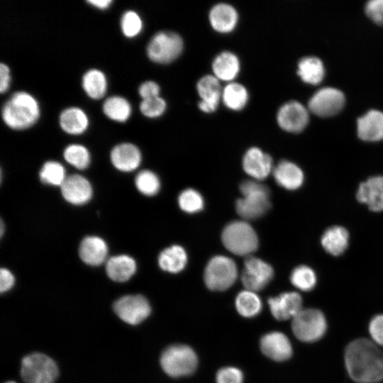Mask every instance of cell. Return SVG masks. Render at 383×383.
<instances>
[{
	"mask_svg": "<svg viewBox=\"0 0 383 383\" xmlns=\"http://www.w3.org/2000/svg\"><path fill=\"white\" fill-rule=\"evenodd\" d=\"M345 364L349 376L357 383L383 380V352L367 339L358 338L348 344Z\"/></svg>",
	"mask_w": 383,
	"mask_h": 383,
	"instance_id": "cell-1",
	"label": "cell"
},
{
	"mask_svg": "<svg viewBox=\"0 0 383 383\" xmlns=\"http://www.w3.org/2000/svg\"><path fill=\"white\" fill-rule=\"evenodd\" d=\"M4 123L14 130H24L34 125L40 117V106L35 98L25 91L14 92L1 107Z\"/></svg>",
	"mask_w": 383,
	"mask_h": 383,
	"instance_id": "cell-2",
	"label": "cell"
},
{
	"mask_svg": "<svg viewBox=\"0 0 383 383\" xmlns=\"http://www.w3.org/2000/svg\"><path fill=\"white\" fill-rule=\"evenodd\" d=\"M243 196L235 203L237 213L243 218L255 219L270 208V192L259 182L246 180L240 185Z\"/></svg>",
	"mask_w": 383,
	"mask_h": 383,
	"instance_id": "cell-3",
	"label": "cell"
},
{
	"mask_svg": "<svg viewBox=\"0 0 383 383\" xmlns=\"http://www.w3.org/2000/svg\"><path fill=\"white\" fill-rule=\"evenodd\" d=\"M221 239L228 250L240 256H250L258 247L256 232L244 221L229 223L222 232Z\"/></svg>",
	"mask_w": 383,
	"mask_h": 383,
	"instance_id": "cell-4",
	"label": "cell"
},
{
	"mask_svg": "<svg viewBox=\"0 0 383 383\" xmlns=\"http://www.w3.org/2000/svg\"><path fill=\"white\" fill-rule=\"evenodd\" d=\"M160 361L164 372L172 377L189 376L194 372L198 365L194 350L183 344H174L165 348Z\"/></svg>",
	"mask_w": 383,
	"mask_h": 383,
	"instance_id": "cell-5",
	"label": "cell"
},
{
	"mask_svg": "<svg viewBox=\"0 0 383 383\" xmlns=\"http://www.w3.org/2000/svg\"><path fill=\"white\" fill-rule=\"evenodd\" d=\"M184 42L182 37L172 31H159L147 45L148 57L154 62L168 64L175 60L182 52Z\"/></svg>",
	"mask_w": 383,
	"mask_h": 383,
	"instance_id": "cell-6",
	"label": "cell"
},
{
	"mask_svg": "<svg viewBox=\"0 0 383 383\" xmlns=\"http://www.w3.org/2000/svg\"><path fill=\"white\" fill-rule=\"evenodd\" d=\"M238 277L236 264L231 258L217 255L206 266L204 279L206 286L213 291H224L230 288Z\"/></svg>",
	"mask_w": 383,
	"mask_h": 383,
	"instance_id": "cell-7",
	"label": "cell"
},
{
	"mask_svg": "<svg viewBox=\"0 0 383 383\" xmlns=\"http://www.w3.org/2000/svg\"><path fill=\"white\" fill-rule=\"evenodd\" d=\"M326 328V318L318 309H301L292 318V332L303 342L312 343L321 339L325 334Z\"/></svg>",
	"mask_w": 383,
	"mask_h": 383,
	"instance_id": "cell-8",
	"label": "cell"
},
{
	"mask_svg": "<svg viewBox=\"0 0 383 383\" xmlns=\"http://www.w3.org/2000/svg\"><path fill=\"white\" fill-rule=\"evenodd\" d=\"M21 375L26 383H54L58 368L50 357L36 353L23 358Z\"/></svg>",
	"mask_w": 383,
	"mask_h": 383,
	"instance_id": "cell-9",
	"label": "cell"
},
{
	"mask_svg": "<svg viewBox=\"0 0 383 383\" xmlns=\"http://www.w3.org/2000/svg\"><path fill=\"white\" fill-rule=\"evenodd\" d=\"M273 276V268L267 262L251 255L245 258L240 277L245 289L260 291L271 282Z\"/></svg>",
	"mask_w": 383,
	"mask_h": 383,
	"instance_id": "cell-10",
	"label": "cell"
},
{
	"mask_svg": "<svg viewBox=\"0 0 383 383\" xmlns=\"http://www.w3.org/2000/svg\"><path fill=\"white\" fill-rule=\"evenodd\" d=\"M113 308L121 320L131 325L141 323L151 313L148 299L140 294L122 296L114 302Z\"/></svg>",
	"mask_w": 383,
	"mask_h": 383,
	"instance_id": "cell-11",
	"label": "cell"
},
{
	"mask_svg": "<svg viewBox=\"0 0 383 383\" xmlns=\"http://www.w3.org/2000/svg\"><path fill=\"white\" fill-rule=\"evenodd\" d=\"M345 104V96L335 88H323L318 91L310 99L309 108L321 117L332 116L340 111Z\"/></svg>",
	"mask_w": 383,
	"mask_h": 383,
	"instance_id": "cell-12",
	"label": "cell"
},
{
	"mask_svg": "<svg viewBox=\"0 0 383 383\" xmlns=\"http://www.w3.org/2000/svg\"><path fill=\"white\" fill-rule=\"evenodd\" d=\"M277 121L279 126L289 133H300L308 124L309 113L299 102L292 101L283 104L278 110Z\"/></svg>",
	"mask_w": 383,
	"mask_h": 383,
	"instance_id": "cell-13",
	"label": "cell"
},
{
	"mask_svg": "<svg viewBox=\"0 0 383 383\" xmlns=\"http://www.w3.org/2000/svg\"><path fill=\"white\" fill-rule=\"evenodd\" d=\"M222 90L220 81L213 74H206L196 84V91L200 96L199 109L204 113L214 112L221 100Z\"/></svg>",
	"mask_w": 383,
	"mask_h": 383,
	"instance_id": "cell-14",
	"label": "cell"
},
{
	"mask_svg": "<svg viewBox=\"0 0 383 383\" xmlns=\"http://www.w3.org/2000/svg\"><path fill=\"white\" fill-rule=\"evenodd\" d=\"M268 304L274 318L285 321L293 318L302 309V299L299 293L288 292L269 298Z\"/></svg>",
	"mask_w": 383,
	"mask_h": 383,
	"instance_id": "cell-15",
	"label": "cell"
},
{
	"mask_svg": "<svg viewBox=\"0 0 383 383\" xmlns=\"http://www.w3.org/2000/svg\"><path fill=\"white\" fill-rule=\"evenodd\" d=\"M260 349L265 355L278 362L287 360L292 355V347L289 338L279 331L264 335L260 340Z\"/></svg>",
	"mask_w": 383,
	"mask_h": 383,
	"instance_id": "cell-16",
	"label": "cell"
},
{
	"mask_svg": "<svg viewBox=\"0 0 383 383\" xmlns=\"http://www.w3.org/2000/svg\"><path fill=\"white\" fill-rule=\"evenodd\" d=\"M357 200L374 212L383 211V176H373L360 184Z\"/></svg>",
	"mask_w": 383,
	"mask_h": 383,
	"instance_id": "cell-17",
	"label": "cell"
},
{
	"mask_svg": "<svg viewBox=\"0 0 383 383\" xmlns=\"http://www.w3.org/2000/svg\"><path fill=\"white\" fill-rule=\"evenodd\" d=\"M244 171L257 180L267 178L272 171V159L257 147L249 148L243 158Z\"/></svg>",
	"mask_w": 383,
	"mask_h": 383,
	"instance_id": "cell-18",
	"label": "cell"
},
{
	"mask_svg": "<svg viewBox=\"0 0 383 383\" xmlns=\"http://www.w3.org/2000/svg\"><path fill=\"white\" fill-rule=\"evenodd\" d=\"M60 189L64 199L74 205L86 204L92 195V188L89 182L79 174L67 177Z\"/></svg>",
	"mask_w": 383,
	"mask_h": 383,
	"instance_id": "cell-19",
	"label": "cell"
},
{
	"mask_svg": "<svg viewBox=\"0 0 383 383\" xmlns=\"http://www.w3.org/2000/svg\"><path fill=\"white\" fill-rule=\"evenodd\" d=\"M209 20L214 30L220 33H228L236 27L238 13L232 5L219 3L211 9Z\"/></svg>",
	"mask_w": 383,
	"mask_h": 383,
	"instance_id": "cell-20",
	"label": "cell"
},
{
	"mask_svg": "<svg viewBox=\"0 0 383 383\" xmlns=\"http://www.w3.org/2000/svg\"><path fill=\"white\" fill-rule=\"evenodd\" d=\"M110 158L117 170L131 172L140 165L142 157L136 145L131 143H122L113 148Z\"/></svg>",
	"mask_w": 383,
	"mask_h": 383,
	"instance_id": "cell-21",
	"label": "cell"
},
{
	"mask_svg": "<svg viewBox=\"0 0 383 383\" xmlns=\"http://www.w3.org/2000/svg\"><path fill=\"white\" fill-rule=\"evenodd\" d=\"M273 176L277 184L287 190H296L304 182L302 170L288 160H282L277 164L273 170Z\"/></svg>",
	"mask_w": 383,
	"mask_h": 383,
	"instance_id": "cell-22",
	"label": "cell"
},
{
	"mask_svg": "<svg viewBox=\"0 0 383 383\" xmlns=\"http://www.w3.org/2000/svg\"><path fill=\"white\" fill-rule=\"evenodd\" d=\"M357 134L365 141L375 142L383 139V113L372 110L358 118Z\"/></svg>",
	"mask_w": 383,
	"mask_h": 383,
	"instance_id": "cell-23",
	"label": "cell"
},
{
	"mask_svg": "<svg viewBox=\"0 0 383 383\" xmlns=\"http://www.w3.org/2000/svg\"><path fill=\"white\" fill-rule=\"evenodd\" d=\"M79 256L86 264L99 265L106 259L108 247L106 242L97 236H87L81 242Z\"/></svg>",
	"mask_w": 383,
	"mask_h": 383,
	"instance_id": "cell-24",
	"label": "cell"
},
{
	"mask_svg": "<svg viewBox=\"0 0 383 383\" xmlns=\"http://www.w3.org/2000/svg\"><path fill=\"white\" fill-rule=\"evenodd\" d=\"M213 74L219 80L232 82L238 76L240 65L233 52L224 51L216 56L212 62Z\"/></svg>",
	"mask_w": 383,
	"mask_h": 383,
	"instance_id": "cell-25",
	"label": "cell"
},
{
	"mask_svg": "<svg viewBox=\"0 0 383 383\" xmlns=\"http://www.w3.org/2000/svg\"><path fill=\"white\" fill-rule=\"evenodd\" d=\"M349 233L340 226L327 228L321 238V244L326 252L333 256L342 255L349 245Z\"/></svg>",
	"mask_w": 383,
	"mask_h": 383,
	"instance_id": "cell-26",
	"label": "cell"
},
{
	"mask_svg": "<svg viewBox=\"0 0 383 383\" xmlns=\"http://www.w3.org/2000/svg\"><path fill=\"white\" fill-rule=\"evenodd\" d=\"M59 123L61 128L67 133L79 135L87 130L89 118L82 109L72 106L65 109L60 113Z\"/></svg>",
	"mask_w": 383,
	"mask_h": 383,
	"instance_id": "cell-27",
	"label": "cell"
},
{
	"mask_svg": "<svg viewBox=\"0 0 383 383\" xmlns=\"http://www.w3.org/2000/svg\"><path fill=\"white\" fill-rule=\"evenodd\" d=\"M135 270V261L128 255L113 256L106 261V274L115 282H123L128 280L134 274Z\"/></svg>",
	"mask_w": 383,
	"mask_h": 383,
	"instance_id": "cell-28",
	"label": "cell"
},
{
	"mask_svg": "<svg viewBox=\"0 0 383 383\" xmlns=\"http://www.w3.org/2000/svg\"><path fill=\"white\" fill-rule=\"evenodd\" d=\"M187 263V255L184 249L177 245L163 250L159 255L160 267L170 273H178L184 270Z\"/></svg>",
	"mask_w": 383,
	"mask_h": 383,
	"instance_id": "cell-29",
	"label": "cell"
},
{
	"mask_svg": "<svg viewBox=\"0 0 383 383\" xmlns=\"http://www.w3.org/2000/svg\"><path fill=\"white\" fill-rule=\"evenodd\" d=\"M249 94L247 89L238 82H229L222 90L221 100L232 111H240L248 104Z\"/></svg>",
	"mask_w": 383,
	"mask_h": 383,
	"instance_id": "cell-30",
	"label": "cell"
},
{
	"mask_svg": "<svg viewBox=\"0 0 383 383\" xmlns=\"http://www.w3.org/2000/svg\"><path fill=\"white\" fill-rule=\"evenodd\" d=\"M82 85L90 98L99 99L106 94L107 89L106 77L100 70L90 69L84 74Z\"/></svg>",
	"mask_w": 383,
	"mask_h": 383,
	"instance_id": "cell-31",
	"label": "cell"
},
{
	"mask_svg": "<svg viewBox=\"0 0 383 383\" xmlns=\"http://www.w3.org/2000/svg\"><path fill=\"white\" fill-rule=\"evenodd\" d=\"M103 111L110 119L124 122L131 114V106L129 101L121 96H111L103 104Z\"/></svg>",
	"mask_w": 383,
	"mask_h": 383,
	"instance_id": "cell-32",
	"label": "cell"
},
{
	"mask_svg": "<svg viewBox=\"0 0 383 383\" xmlns=\"http://www.w3.org/2000/svg\"><path fill=\"white\" fill-rule=\"evenodd\" d=\"M297 73L306 83L316 84L321 82L323 78L324 67L318 58L304 57L298 64Z\"/></svg>",
	"mask_w": 383,
	"mask_h": 383,
	"instance_id": "cell-33",
	"label": "cell"
},
{
	"mask_svg": "<svg viewBox=\"0 0 383 383\" xmlns=\"http://www.w3.org/2000/svg\"><path fill=\"white\" fill-rule=\"evenodd\" d=\"M235 308L238 313L246 318H252L260 313L262 301L256 292L245 289L235 298Z\"/></svg>",
	"mask_w": 383,
	"mask_h": 383,
	"instance_id": "cell-34",
	"label": "cell"
},
{
	"mask_svg": "<svg viewBox=\"0 0 383 383\" xmlns=\"http://www.w3.org/2000/svg\"><path fill=\"white\" fill-rule=\"evenodd\" d=\"M290 282L296 289L308 292L312 290L317 283L315 271L306 265H299L291 272Z\"/></svg>",
	"mask_w": 383,
	"mask_h": 383,
	"instance_id": "cell-35",
	"label": "cell"
},
{
	"mask_svg": "<svg viewBox=\"0 0 383 383\" xmlns=\"http://www.w3.org/2000/svg\"><path fill=\"white\" fill-rule=\"evenodd\" d=\"M65 160L79 170L87 168L90 163V154L86 147L79 144H71L63 152Z\"/></svg>",
	"mask_w": 383,
	"mask_h": 383,
	"instance_id": "cell-36",
	"label": "cell"
},
{
	"mask_svg": "<svg viewBox=\"0 0 383 383\" xmlns=\"http://www.w3.org/2000/svg\"><path fill=\"white\" fill-rule=\"evenodd\" d=\"M39 174L43 183L53 186H61L67 177L64 167L56 161L44 163Z\"/></svg>",
	"mask_w": 383,
	"mask_h": 383,
	"instance_id": "cell-37",
	"label": "cell"
},
{
	"mask_svg": "<svg viewBox=\"0 0 383 383\" xmlns=\"http://www.w3.org/2000/svg\"><path fill=\"white\" fill-rule=\"evenodd\" d=\"M138 190L146 196L156 194L160 187V182L158 177L152 171L145 170L140 172L135 179Z\"/></svg>",
	"mask_w": 383,
	"mask_h": 383,
	"instance_id": "cell-38",
	"label": "cell"
},
{
	"mask_svg": "<svg viewBox=\"0 0 383 383\" xmlns=\"http://www.w3.org/2000/svg\"><path fill=\"white\" fill-rule=\"evenodd\" d=\"M180 209L189 213H194L204 207V199L199 192L193 189L182 191L178 197Z\"/></svg>",
	"mask_w": 383,
	"mask_h": 383,
	"instance_id": "cell-39",
	"label": "cell"
},
{
	"mask_svg": "<svg viewBox=\"0 0 383 383\" xmlns=\"http://www.w3.org/2000/svg\"><path fill=\"white\" fill-rule=\"evenodd\" d=\"M121 28L125 36L135 37L142 30V19L137 12L132 10L126 11L121 16Z\"/></svg>",
	"mask_w": 383,
	"mask_h": 383,
	"instance_id": "cell-40",
	"label": "cell"
},
{
	"mask_svg": "<svg viewBox=\"0 0 383 383\" xmlns=\"http://www.w3.org/2000/svg\"><path fill=\"white\" fill-rule=\"evenodd\" d=\"M140 112L148 118H157L164 113L167 108L165 100L160 96L142 99Z\"/></svg>",
	"mask_w": 383,
	"mask_h": 383,
	"instance_id": "cell-41",
	"label": "cell"
},
{
	"mask_svg": "<svg viewBox=\"0 0 383 383\" xmlns=\"http://www.w3.org/2000/svg\"><path fill=\"white\" fill-rule=\"evenodd\" d=\"M216 383H243L242 371L234 367H225L218 370L216 376Z\"/></svg>",
	"mask_w": 383,
	"mask_h": 383,
	"instance_id": "cell-42",
	"label": "cell"
},
{
	"mask_svg": "<svg viewBox=\"0 0 383 383\" xmlns=\"http://www.w3.org/2000/svg\"><path fill=\"white\" fill-rule=\"evenodd\" d=\"M365 11L374 23L383 25V0L370 1L365 6Z\"/></svg>",
	"mask_w": 383,
	"mask_h": 383,
	"instance_id": "cell-43",
	"label": "cell"
},
{
	"mask_svg": "<svg viewBox=\"0 0 383 383\" xmlns=\"http://www.w3.org/2000/svg\"><path fill=\"white\" fill-rule=\"evenodd\" d=\"M369 332L377 344L383 345V314L377 315L371 320Z\"/></svg>",
	"mask_w": 383,
	"mask_h": 383,
	"instance_id": "cell-44",
	"label": "cell"
},
{
	"mask_svg": "<svg viewBox=\"0 0 383 383\" xmlns=\"http://www.w3.org/2000/svg\"><path fill=\"white\" fill-rule=\"evenodd\" d=\"M160 91L159 84L150 80L143 82L138 88V93L142 99L160 96Z\"/></svg>",
	"mask_w": 383,
	"mask_h": 383,
	"instance_id": "cell-45",
	"label": "cell"
},
{
	"mask_svg": "<svg viewBox=\"0 0 383 383\" xmlns=\"http://www.w3.org/2000/svg\"><path fill=\"white\" fill-rule=\"evenodd\" d=\"M15 279L13 274L6 268L0 270V291L1 293L9 290L14 284Z\"/></svg>",
	"mask_w": 383,
	"mask_h": 383,
	"instance_id": "cell-46",
	"label": "cell"
},
{
	"mask_svg": "<svg viewBox=\"0 0 383 383\" xmlns=\"http://www.w3.org/2000/svg\"><path fill=\"white\" fill-rule=\"evenodd\" d=\"M11 75L8 65L4 62L0 64V92L6 91L10 86Z\"/></svg>",
	"mask_w": 383,
	"mask_h": 383,
	"instance_id": "cell-47",
	"label": "cell"
},
{
	"mask_svg": "<svg viewBox=\"0 0 383 383\" xmlns=\"http://www.w3.org/2000/svg\"><path fill=\"white\" fill-rule=\"evenodd\" d=\"M112 0H88L87 3L91 6L100 9H105L108 8L112 3Z\"/></svg>",
	"mask_w": 383,
	"mask_h": 383,
	"instance_id": "cell-48",
	"label": "cell"
},
{
	"mask_svg": "<svg viewBox=\"0 0 383 383\" xmlns=\"http://www.w3.org/2000/svg\"><path fill=\"white\" fill-rule=\"evenodd\" d=\"M4 223H3V221H1V235H2L3 233H4Z\"/></svg>",
	"mask_w": 383,
	"mask_h": 383,
	"instance_id": "cell-49",
	"label": "cell"
},
{
	"mask_svg": "<svg viewBox=\"0 0 383 383\" xmlns=\"http://www.w3.org/2000/svg\"><path fill=\"white\" fill-rule=\"evenodd\" d=\"M6 383H16L15 382H12V381H9V382H7Z\"/></svg>",
	"mask_w": 383,
	"mask_h": 383,
	"instance_id": "cell-50",
	"label": "cell"
}]
</instances>
